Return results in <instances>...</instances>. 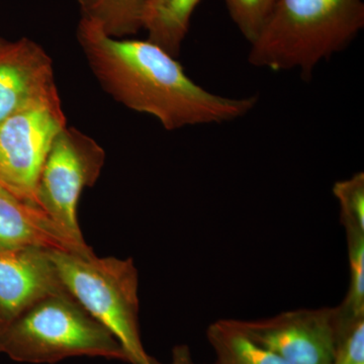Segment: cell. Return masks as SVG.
I'll return each instance as SVG.
<instances>
[{
    "label": "cell",
    "mask_w": 364,
    "mask_h": 364,
    "mask_svg": "<svg viewBox=\"0 0 364 364\" xmlns=\"http://www.w3.org/2000/svg\"><path fill=\"white\" fill-rule=\"evenodd\" d=\"M77 40L105 90L129 109L156 117L166 130L232 122L257 105L254 95L227 97L205 90L149 40L116 39L82 18Z\"/></svg>",
    "instance_id": "cell-1"
},
{
    "label": "cell",
    "mask_w": 364,
    "mask_h": 364,
    "mask_svg": "<svg viewBox=\"0 0 364 364\" xmlns=\"http://www.w3.org/2000/svg\"><path fill=\"white\" fill-rule=\"evenodd\" d=\"M363 26V0H277L250 44L248 61L274 71L298 69L306 80L320 62L346 49Z\"/></svg>",
    "instance_id": "cell-2"
},
{
    "label": "cell",
    "mask_w": 364,
    "mask_h": 364,
    "mask_svg": "<svg viewBox=\"0 0 364 364\" xmlns=\"http://www.w3.org/2000/svg\"><path fill=\"white\" fill-rule=\"evenodd\" d=\"M0 351L18 363L90 356L128 363L123 347L66 291L45 296L0 330Z\"/></svg>",
    "instance_id": "cell-3"
},
{
    "label": "cell",
    "mask_w": 364,
    "mask_h": 364,
    "mask_svg": "<svg viewBox=\"0 0 364 364\" xmlns=\"http://www.w3.org/2000/svg\"><path fill=\"white\" fill-rule=\"evenodd\" d=\"M62 286L114 335L131 364H161L144 348L139 328L138 270L132 258L48 250Z\"/></svg>",
    "instance_id": "cell-4"
},
{
    "label": "cell",
    "mask_w": 364,
    "mask_h": 364,
    "mask_svg": "<svg viewBox=\"0 0 364 364\" xmlns=\"http://www.w3.org/2000/svg\"><path fill=\"white\" fill-rule=\"evenodd\" d=\"M105 160V150L97 141L66 126L55 138L38 181L37 205L71 241L86 251L92 249L85 243L79 227V198L97 181Z\"/></svg>",
    "instance_id": "cell-5"
},
{
    "label": "cell",
    "mask_w": 364,
    "mask_h": 364,
    "mask_svg": "<svg viewBox=\"0 0 364 364\" xmlns=\"http://www.w3.org/2000/svg\"><path fill=\"white\" fill-rule=\"evenodd\" d=\"M65 127L59 93L26 105L0 124V183L37 205L41 170Z\"/></svg>",
    "instance_id": "cell-6"
},
{
    "label": "cell",
    "mask_w": 364,
    "mask_h": 364,
    "mask_svg": "<svg viewBox=\"0 0 364 364\" xmlns=\"http://www.w3.org/2000/svg\"><path fill=\"white\" fill-rule=\"evenodd\" d=\"M340 309H299L260 320H232L246 336L289 364H333Z\"/></svg>",
    "instance_id": "cell-7"
},
{
    "label": "cell",
    "mask_w": 364,
    "mask_h": 364,
    "mask_svg": "<svg viewBox=\"0 0 364 364\" xmlns=\"http://www.w3.org/2000/svg\"><path fill=\"white\" fill-rule=\"evenodd\" d=\"M62 291L48 249L0 248V330L40 299Z\"/></svg>",
    "instance_id": "cell-8"
},
{
    "label": "cell",
    "mask_w": 364,
    "mask_h": 364,
    "mask_svg": "<svg viewBox=\"0 0 364 364\" xmlns=\"http://www.w3.org/2000/svg\"><path fill=\"white\" fill-rule=\"evenodd\" d=\"M58 95L51 59L37 43L0 46V124L26 105Z\"/></svg>",
    "instance_id": "cell-9"
},
{
    "label": "cell",
    "mask_w": 364,
    "mask_h": 364,
    "mask_svg": "<svg viewBox=\"0 0 364 364\" xmlns=\"http://www.w3.org/2000/svg\"><path fill=\"white\" fill-rule=\"evenodd\" d=\"M37 247L92 255L71 241L44 210L0 183V248Z\"/></svg>",
    "instance_id": "cell-10"
},
{
    "label": "cell",
    "mask_w": 364,
    "mask_h": 364,
    "mask_svg": "<svg viewBox=\"0 0 364 364\" xmlns=\"http://www.w3.org/2000/svg\"><path fill=\"white\" fill-rule=\"evenodd\" d=\"M200 0H149L143 28L148 39L171 56H178L191 18Z\"/></svg>",
    "instance_id": "cell-11"
},
{
    "label": "cell",
    "mask_w": 364,
    "mask_h": 364,
    "mask_svg": "<svg viewBox=\"0 0 364 364\" xmlns=\"http://www.w3.org/2000/svg\"><path fill=\"white\" fill-rule=\"evenodd\" d=\"M207 338L217 358L215 364H289L246 336L231 318L208 326Z\"/></svg>",
    "instance_id": "cell-12"
},
{
    "label": "cell",
    "mask_w": 364,
    "mask_h": 364,
    "mask_svg": "<svg viewBox=\"0 0 364 364\" xmlns=\"http://www.w3.org/2000/svg\"><path fill=\"white\" fill-rule=\"evenodd\" d=\"M81 18L109 37L123 39L142 30L149 0H77Z\"/></svg>",
    "instance_id": "cell-13"
},
{
    "label": "cell",
    "mask_w": 364,
    "mask_h": 364,
    "mask_svg": "<svg viewBox=\"0 0 364 364\" xmlns=\"http://www.w3.org/2000/svg\"><path fill=\"white\" fill-rule=\"evenodd\" d=\"M348 245L349 282L348 293L340 308L351 315L364 314V230L358 227L345 226Z\"/></svg>",
    "instance_id": "cell-14"
},
{
    "label": "cell",
    "mask_w": 364,
    "mask_h": 364,
    "mask_svg": "<svg viewBox=\"0 0 364 364\" xmlns=\"http://www.w3.org/2000/svg\"><path fill=\"white\" fill-rule=\"evenodd\" d=\"M333 364H364V314L351 315L340 308Z\"/></svg>",
    "instance_id": "cell-15"
},
{
    "label": "cell",
    "mask_w": 364,
    "mask_h": 364,
    "mask_svg": "<svg viewBox=\"0 0 364 364\" xmlns=\"http://www.w3.org/2000/svg\"><path fill=\"white\" fill-rule=\"evenodd\" d=\"M230 16L249 44L257 39L277 0H224Z\"/></svg>",
    "instance_id": "cell-16"
},
{
    "label": "cell",
    "mask_w": 364,
    "mask_h": 364,
    "mask_svg": "<svg viewBox=\"0 0 364 364\" xmlns=\"http://www.w3.org/2000/svg\"><path fill=\"white\" fill-rule=\"evenodd\" d=\"M333 193L339 202L342 225L364 230L363 172H358L345 181H337L333 186Z\"/></svg>",
    "instance_id": "cell-17"
},
{
    "label": "cell",
    "mask_w": 364,
    "mask_h": 364,
    "mask_svg": "<svg viewBox=\"0 0 364 364\" xmlns=\"http://www.w3.org/2000/svg\"><path fill=\"white\" fill-rule=\"evenodd\" d=\"M170 364H195L191 359V351L186 345H179L173 349L172 361Z\"/></svg>",
    "instance_id": "cell-18"
},
{
    "label": "cell",
    "mask_w": 364,
    "mask_h": 364,
    "mask_svg": "<svg viewBox=\"0 0 364 364\" xmlns=\"http://www.w3.org/2000/svg\"><path fill=\"white\" fill-rule=\"evenodd\" d=\"M0 46H1V44H0Z\"/></svg>",
    "instance_id": "cell-19"
}]
</instances>
